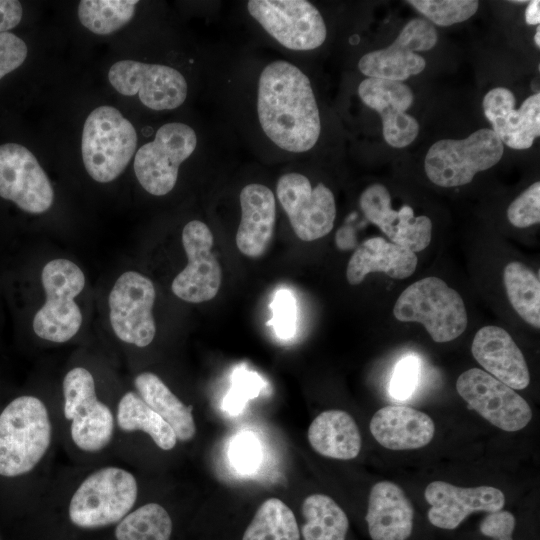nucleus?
Here are the masks:
<instances>
[{"instance_id": "13", "label": "nucleus", "mask_w": 540, "mask_h": 540, "mask_svg": "<svg viewBox=\"0 0 540 540\" xmlns=\"http://www.w3.org/2000/svg\"><path fill=\"white\" fill-rule=\"evenodd\" d=\"M456 390L470 408L504 431H519L532 419V410L523 397L479 368L463 372Z\"/></svg>"}, {"instance_id": "32", "label": "nucleus", "mask_w": 540, "mask_h": 540, "mask_svg": "<svg viewBox=\"0 0 540 540\" xmlns=\"http://www.w3.org/2000/svg\"><path fill=\"white\" fill-rule=\"evenodd\" d=\"M242 540H300V531L292 510L280 499L269 498L257 509Z\"/></svg>"}, {"instance_id": "27", "label": "nucleus", "mask_w": 540, "mask_h": 540, "mask_svg": "<svg viewBox=\"0 0 540 540\" xmlns=\"http://www.w3.org/2000/svg\"><path fill=\"white\" fill-rule=\"evenodd\" d=\"M308 441L320 455L351 460L361 450V435L353 417L343 410H327L315 417L308 428Z\"/></svg>"}, {"instance_id": "6", "label": "nucleus", "mask_w": 540, "mask_h": 540, "mask_svg": "<svg viewBox=\"0 0 540 540\" xmlns=\"http://www.w3.org/2000/svg\"><path fill=\"white\" fill-rule=\"evenodd\" d=\"M504 146L492 129H479L464 139L435 142L424 159L429 180L440 187H458L470 183L481 171L496 165Z\"/></svg>"}, {"instance_id": "24", "label": "nucleus", "mask_w": 540, "mask_h": 540, "mask_svg": "<svg viewBox=\"0 0 540 540\" xmlns=\"http://www.w3.org/2000/svg\"><path fill=\"white\" fill-rule=\"evenodd\" d=\"M370 431L374 439L390 450H411L426 446L434 437L433 420L412 407L389 405L371 418Z\"/></svg>"}, {"instance_id": "28", "label": "nucleus", "mask_w": 540, "mask_h": 540, "mask_svg": "<svg viewBox=\"0 0 540 540\" xmlns=\"http://www.w3.org/2000/svg\"><path fill=\"white\" fill-rule=\"evenodd\" d=\"M134 384L144 402L171 426L177 440L193 439L196 425L191 407L175 396L157 375L143 372L136 376Z\"/></svg>"}, {"instance_id": "19", "label": "nucleus", "mask_w": 540, "mask_h": 540, "mask_svg": "<svg viewBox=\"0 0 540 540\" xmlns=\"http://www.w3.org/2000/svg\"><path fill=\"white\" fill-rule=\"evenodd\" d=\"M358 95L382 119L383 137L394 148L410 145L418 136V121L406 113L414 101L411 88L401 81L366 78L358 86Z\"/></svg>"}, {"instance_id": "26", "label": "nucleus", "mask_w": 540, "mask_h": 540, "mask_svg": "<svg viewBox=\"0 0 540 540\" xmlns=\"http://www.w3.org/2000/svg\"><path fill=\"white\" fill-rule=\"evenodd\" d=\"M417 255L412 251L373 237L360 244L352 254L346 269L350 285L360 284L372 272H383L393 279H405L416 270Z\"/></svg>"}, {"instance_id": "29", "label": "nucleus", "mask_w": 540, "mask_h": 540, "mask_svg": "<svg viewBox=\"0 0 540 540\" xmlns=\"http://www.w3.org/2000/svg\"><path fill=\"white\" fill-rule=\"evenodd\" d=\"M117 424L126 432L143 431L162 450L175 447L177 437L171 426L134 392L125 393L119 401Z\"/></svg>"}, {"instance_id": "37", "label": "nucleus", "mask_w": 540, "mask_h": 540, "mask_svg": "<svg viewBox=\"0 0 540 540\" xmlns=\"http://www.w3.org/2000/svg\"><path fill=\"white\" fill-rule=\"evenodd\" d=\"M420 373V362L416 356L403 357L396 364L390 381L389 391L396 400H406L414 392Z\"/></svg>"}, {"instance_id": "9", "label": "nucleus", "mask_w": 540, "mask_h": 540, "mask_svg": "<svg viewBox=\"0 0 540 540\" xmlns=\"http://www.w3.org/2000/svg\"><path fill=\"white\" fill-rule=\"evenodd\" d=\"M197 146L195 131L184 123H167L153 141L141 146L134 158L135 175L150 194L163 196L175 186L179 167Z\"/></svg>"}, {"instance_id": "2", "label": "nucleus", "mask_w": 540, "mask_h": 540, "mask_svg": "<svg viewBox=\"0 0 540 540\" xmlns=\"http://www.w3.org/2000/svg\"><path fill=\"white\" fill-rule=\"evenodd\" d=\"M52 425L45 404L34 396L12 400L0 414V475L33 470L50 447Z\"/></svg>"}, {"instance_id": "31", "label": "nucleus", "mask_w": 540, "mask_h": 540, "mask_svg": "<svg viewBox=\"0 0 540 540\" xmlns=\"http://www.w3.org/2000/svg\"><path fill=\"white\" fill-rule=\"evenodd\" d=\"M503 282L510 304L529 325L540 327L539 277L518 261L509 262L503 271Z\"/></svg>"}, {"instance_id": "7", "label": "nucleus", "mask_w": 540, "mask_h": 540, "mask_svg": "<svg viewBox=\"0 0 540 540\" xmlns=\"http://www.w3.org/2000/svg\"><path fill=\"white\" fill-rule=\"evenodd\" d=\"M41 281L46 301L34 316L33 330L42 339L66 342L82 324V313L74 298L85 286L84 273L70 260L54 259L42 269Z\"/></svg>"}, {"instance_id": "22", "label": "nucleus", "mask_w": 540, "mask_h": 540, "mask_svg": "<svg viewBox=\"0 0 540 540\" xmlns=\"http://www.w3.org/2000/svg\"><path fill=\"white\" fill-rule=\"evenodd\" d=\"M471 352L476 361L512 389H525L530 373L525 357L510 334L499 326H484L475 334Z\"/></svg>"}, {"instance_id": "40", "label": "nucleus", "mask_w": 540, "mask_h": 540, "mask_svg": "<svg viewBox=\"0 0 540 540\" xmlns=\"http://www.w3.org/2000/svg\"><path fill=\"white\" fill-rule=\"evenodd\" d=\"M274 327L281 337H289L295 328V303L287 291H280L274 300Z\"/></svg>"}, {"instance_id": "3", "label": "nucleus", "mask_w": 540, "mask_h": 540, "mask_svg": "<svg viewBox=\"0 0 540 540\" xmlns=\"http://www.w3.org/2000/svg\"><path fill=\"white\" fill-rule=\"evenodd\" d=\"M393 314L401 322L421 323L437 343L456 339L465 331L468 323L460 294L435 276L420 279L408 286L399 295Z\"/></svg>"}, {"instance_id": "20", "label": "nucleus", "mask_w": 540, "mask_h": 540, "mask_svg": "<svg viewBox=\"0 0 540 540\" xmlns=\"http://www.w3.org/2000/svg\"><path fill=\"white\" fill-rule=\"evenodd\" d=\"M514 104L509 89L496 87L486 93L482 107L502 144L517 150L528 149L540 135V93L526 98L518 110Z\"/></svg>"}, {"instance_id": "34", "label": "nucleus", "mask_w": 540, "mask_h": 540, "mask_svg": "<svg viewBox=\"0 0 540 540\" xmlns=\"http://www.w3.org/2000/svg\"><path fill=\"white\" fill-rule=\"evenodd\" d=\"M137 3L132 0H83L78 5V17L93 33L106 35L132 19Z\"/></svg>"}, {"instance_id": "12", "label": "nucleus", "mask_w": 540, "mask_h": 540, "mask_svg": "<svg viewBox=\"0 0 540 540\" xmlns=\"http://www.w3.org/2000/svg\"><path fill=\"white\" fill-rule=\"evenodd\" d=\"M155 297L152 281L138 272L127 271L116 280L108 303L110 323L120 340L137 347H146L153 341Z\"/></svg>"}, {"instance_id": "23", "label": "nucleus", "mask_w": 540, "mask_h": 540, "mask_svg": "<svg viewBox=\"0 0 540 540\" xmlns=\"http://www.w3.org/2000/svg\"><path fill=\"white\" fill-rule=\"evenodd\" d=\"M241 220L236 233L239 251L250 258L261 257L268 249L276 223V201L265 185H246L239 196Z\"/></svg>"}, {"instance_id": "41", "label": "nucleus", "mask_w": 540, "mask_h": 540, "mask_svg": "<svg viewBox=\"0 0 540 540\" xmlns=\"http://www.w3.org/2000/svg\"><path fill=\"white\" fill-rule=\"evenodd\" d=\"M259 458L256 442L251 438L236 440L232 448V459L241 469L255 468Z\"/></svg>"}, {"instance_id": "46", "label": "nucleus", "mask_w": 540, "mask_h": 540, "mask_svg": "<svg viewBox=\"0 0 540 540\" xmlns=\"http://www.w3.org/2000/svg\"><path fill=\"white\" fill-rule=\"evenodd\" d=\"M507 540H512V539H507Z\"/></svg>"}, {"instance_id": "14", "label": "nucleus", "mask_w": 540, "mask_h": 540, "mask_svg": "<svg viewBox=\"0 0 540 540\" xmlns=\"http://www.w3.org/2000/svg\"><path fill=\"white\" fill-rule=\"evenodd\" d=\"M437 41V31L428 20L412 19L391 45L363 55L358 68L367 78L403 82L426 67L425 59L416 52L432 49Z\"/></svg>"}, {"instance_id": "4", "label": "nucleus", "mask_w": 540, "mask_h": 540, "mask_svg": "<svg viewBox=\"0 0 540 540\" xmlns=\"http://www.w3.org/2000/svg\"><path fill=\"white\" fill-rule=\"evenodd\" d=\"M137 146L132 123L116 108L100 106L87 117L82 132V158L97 182L116 179L127 167Z\"/></svg>"}, {"instance_id": "10", "label": "nucleus", "mask_w": 540, "mask_h": 540, "mask_svg": "<svg viewBox=\"0 0 540 540\" xmlns=\"http://www.w3.org/2000/svg\"><path fill=\"white\" fill-rule=\"evenodd\" d=\"M247 9L270 36L290 50H313L326 39L324 19L309 1L251 0Z\"/></svg>"}, {"instance_id": "1", "label": "nucleus", "mask_w": 540, "mask_h": 540, "mask_svg": "<svg viewBox=\"0 0 540 540\" xmlns=\"http://www.w3.org/2000/svg\"><path fill=\"white\" fill-rule=\"evenodd\" d=\"M257 113L265 135L282 150L303 153L319 139L321 120L311 82L288 61H273L262 70Z\"/></svg>"}, {"instance_id": "5", "label": "nucleus", "mask_w": 540, "mask_h": 540, "mask_svg": "<svg viewBox=\"0 0 540 540\" xmlns=\"http://www.w3.org/2000/svg\"><path fill=\"white\" fill-rule=\"evenodd\" d=\"M138 495L135 477L127 470L109 466L87 476L69 503V518L81 528H98L120 522Z\"/></svg>"}, {"instance_id": "44", "label": "nucleus", "mask_w": 540, "mask_h": 540, "mask_svg": "<svg viewBox=\"0 0 540 540\" xmlns=\"http://www.w3.org/2000/svg\"><path fill=\"white\" fill-rule=\"evenodd\" d=\"M534 42L537 47H540V27L539 26L537 27V30L534 36Z\"/></svg>"}, {"instance_id": "45", "label": "nucleus", "mask_w": 540, "mask_h": 540, "mask_svg": "<svg viewBox=\"0 0 540 540\" xmlns=\"http://www.w3.org/2000/svg\"><path fill=\"white\" fill-rule=\"evenodd\" d=\"M527 2H528V1H526V0H525V1H512V3H520V4H522V3H527Z\"/></svg>"}, {"instance_id": "30", "label": "nucleus", "mask_w": 540, "mask_h": 540, "mask_svg": "<svg viewBox=\"0 0 540 540\" xmlns=\"http://www.w3.org/2000/svg\"><path fill=\"white\" fill-rule=\"evenodd\" d=\"M304 540H345L349 520L344 510L328 495L312 494L302 503Z\"/></svg>"}, {"instance_id": "18", "label": "nucleus", "mask_w": 540, "mask_h": 540, "mask_svg": "<svg viewBox=\"0 0 540 540\" xmlns=\"http://www.w3.org/2000/svg\"><path fill=\"white\" fill-rule=\"evenodd\" d=\"M359 205L367 220L376 225L392 243L415 254L430 244V218L424 215L415 217L409 205L394 210L390 193L384 185L376 183L368 186L360 195Z\"/></svg>"}, {"instance_id": "11", "label": "nucleus", "mask_w": 540, "mask_h": 540, "mask_svg": "<svg viewBox=\"0 0 540 540\" xmlns=\"http://www.w3.org/2000/svg\"><path fill=\"white\" fill-rule=\"evenodd\" d=\"M276 194L299 239L314 241L333 229L336 218L335 198L323 183L312 187L305 175L286 173L277 181Z\"/></svg>"}, {"instance_id": "42", "label": "nucleus", "mask_w": 540, "mask_h": 540, "mask_svg": "<svg viewBox=\"0 0 540 540\" xmlns=\"http://www.w3.org/2000/svg\"><path fill=\"white\" fill-rule=\"evenodd\" d=\"M21 18L22 6L19 1L0 0V33L18 25Z\"/></svg>"}, {"instance_id": "16", "label": "nucleus", "mask_w": 540, "mask_h": 540, "mask_svg": "<svg viewBox=\"0 0 540 540\" xmlns=\"http://www.w3.org/2000/svg\"><path fill=\"white\" fill-rule=\"evenodd\" d=\"M0 197L33 214L46 212L53 204L54 191L35 156L24 146H0Z\"/></svg>"}, {"instance_id": "33", "label": "nucleus", "mask_w": 540, "mask_h": 540, "mask_svg": "<svg viewBox=\"0 0 540 540\" xmlns=\"http://www.w3.org/2000/svg\"><path fill=\"white\" fill-rule=\"evenodd\" d=\"M171 533V517L158 503H147L128 513L115 529L117 540H170Z\"/></svg>"}, {"instance_id": "17", "label": "nucleus", "mask_w": 540, "mask_h": 540, "mask_svg": "<svg viewBox=\"0 0 540 540\" xmlns=\"http://www.w3.org/2000/svg\"><path fill=\"white\" fill-rule=\"evenodd\" d=\"M213 243V234L202 221L192 220L184 226L182 244L188 263L171 285L172 292L181 300L202 303L217 295L222 272L219 261L211 252Z\"/></svg>"}, {"instance_id": "36", "label": "nucleus", "mask_w": 540, "mask_h": 540, "mask_svg": "<svg viewBox=\"0 0 540 540\" xmlns=\"http://www.w3.org/2000/svg\"><path fill=\"white\" fill-rule=\"evenodd\" d=\"M509 222L527 228L540 222V182H534L515 198L507 209Z\"/></svg>"}, {"instance_id": "38", "label": "nucleus", "mask_w": 540, "mask_h": 540, "mask_svg": "<svg viewBox=\"0 0 540 540\" xmlns=\"http://www.w3.org/2000/svg\"><path fill=\"white\" fill-rule=\"evenodd\" d=\"M28 53L25 42L13 33H0V79L18 68Z\"/></svg>"}, {"instance_id": "35", "label": "nucleus", "mask_w": 540, "mask_h": 540, "mask_svg": "<svg viewBox=\"0 0 540 540\" xmlns=\"http://www.w3.org/2000/svg\"><path fill=\"white\" fill-rule=\"evenodd\" d=\"M429 22L446 27L461 23L472 17L479 8L476 0H409Z\"/></svg>"}, {"instance_id": "25", "label": "nucleus", "mask_w": 540, "mask_h": 540, "mask_svg": "<svg viewBox=\"0 0 540 540\" xmlns=\"http://www.w3.org/2000/svg\"><path fill=\"white\" fill-rule=\"evenodd\" d=\"M413 519L412 503L398 485L381 481L371 488L366 522L372 540H406Z\"/></svg>"}, {"instance_id": "21", "label": "nucleus", "mask_w": 540, "mask_h": 540, "mask_svg": "<svg viewBox=\"0 0 540 540\" xmlns=\"http://www.w3.org/2000/svg\"><path fill=\"white\" fill-rule=\"evenodd\" d=\"M424 496L430 508L429 522L441 529L452 530L471 513L501 510L505 504L503 492L492 486L459 487L445 481H432Z\"/></svg>"}, {"instance_id": "39", "label": "nucleus", "mask_w": 540, "mask_h": 540, "mask_svg": "<svg viewBox=\"0 0 540 540\" xmlns=\"http://www.w3.org/2000/svg\"><path fill=\"white\" fill-rule=\"evenodd\" d=\"M515 518L509 511L498 510L488 513L480 523V532L492 540L512 539Z\"/></svg>"}, {"instance_id": "15", "label": "nucleus", "mask_w": 540, "mask_h": 540, "mask_svg": "<svg viewBox=\"0 0 540 540\" xmlns=\"http://www.w3.org/2000/svg\"><path fill=\"white\" fill-rule=\"evenodd\" d=\"M108 78L116 91L126 96L138 94L140 101L153 110L175 109L187 97L184 76L166 65L122 60L111 66Z\"/></svg>"}, {"instance_id": "43", "label": "nucleus", "mask_w": 540, "mask_h": 540, "mask_svg": "<svg viewBox=\"0 0 540 540\" xmlns=\"http://www.w3.org/2000/svg\"><path fill=\"white\" fill-rule=\"evenodd\" d=\"M525 12V20L529 25H538L540 23V1H529Z\"/></svg>"}, {"instance_id": "8", "label": "nucleus", "mask_w": 540, "mask_h": 540, "mask_svg": "<svg viewBox=\"0 0 540 540\" xmlns=\"http://www.w3.org/2000/svg\"><path fill=\"white\" fill-rule=\"evenodd\" d=\"M64 416L71 420L74 444L85 452H98L111 441L114 416L99 401L92 374L83 367L71 369L63 380Z\"/></svg>"}]
</instances>
